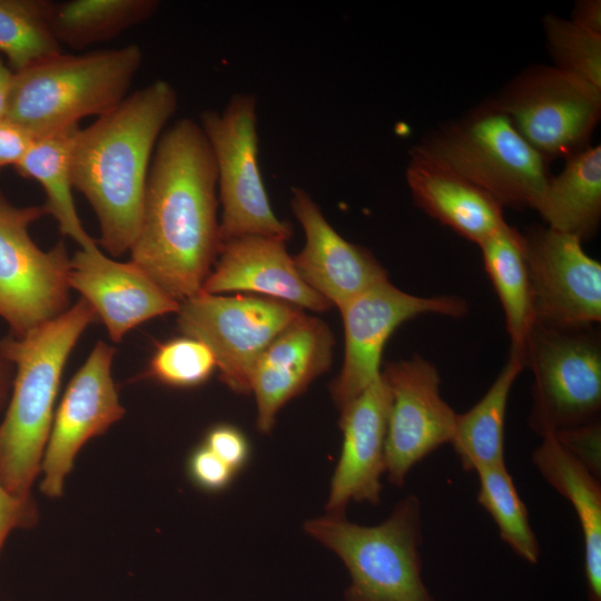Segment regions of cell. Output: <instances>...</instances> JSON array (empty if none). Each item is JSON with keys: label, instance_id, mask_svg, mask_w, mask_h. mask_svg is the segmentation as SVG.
Masks as SVG:
<instances>
[{"label": "cell", "instance_id": "obj_16", "mask_svg": "<svg viewBox=\"0 0 601 601\" xmlns=\"http://www.w3.org/2000/svg\"><path fill=\"white\" fill-rule=\"evenodd\" d=\"M68 283L91 305L114 342H120L136 326L177 313L180 307L132 262L110 259L98 245L81 248L70 258Z\"/></svg>", "mask_w": 601, "mask_h": 601}, {"label": "cell", "instance_id": "obj_3", "mask_svg": "<svg viewBox=\"0 0 601 601\" xmlns=\"http://www.w3.org/2000/svg\"><path fill=\"white\" fill-rule=\"evenodd\" d=\"M96 319L83 298L30 332L0 341V359L16 367L12 395L0 424V481L13 495L31 497L41 470L63 367L83 331Z\"/></svg>", "mask_w": 601, "mask_h": 601}, {"label": "cell", "instance_id": "obj_29", "mask_svg": "<svg viewBox=\"0 0 601 601\" xmlns=\"http://www.w3.org/2000/svg\"><path fill=\"white\" fill-rule=\"evenodd\" d=\"M477 502L493 518L501 539L524 561L535 564L540 546L505 463L481 466Z\"/></svg>", "mask_w": 601, "mask_h": 601}, {"label": "cell", "instance_id": "obj_36", "mask_svg": "<svg viewBox=\"0 0 601 601\" xmlns=\"http://www.w3.org/2000/svg\"><path fill=\"white\" fill-rule=\"evenodd\" d=\"M33 138L14 124L0 122V170L16 166L26 154Z\"/></svg>", "mask_w": 601, "mask_h": 601}, {"label": "cell", "instance_id": "obj_8", "mask_svg": "<svg viewBox=\"0 0 601 601\" xmlns=\"http://www.w3.org/2000/svg\"><path fill=\"white\" fill-rule=\"evenodd\" d=\"M533 374L531 428L541 437L597 421L601 341L591 326L534 325L524 351Z\"/></svg>", "mask_w": 601, "mask_h": 601}, {"label": "cell", "instance_id": "obj_1", "mask_svg": "<svg viewBox=\"0 0 601 601\" xmlns=\"http://www.w3.org/2000/svg\"><path fill=\"white\" fill-rule=\"evenodd\" d=\"M217 169L198 121L164 130L146 181L131 260L177 302L203 290L220 248Z\"/></svg>", "mask_w": 601, "mask_h": 601}, {"label": "cell", "instance_id": "obj_17", "mask_svg": "<svg viewBox=\"0 0 601 601\" xmlns=\"http://www.w3.org/2000/svg\"><path fill=\"white\" fill-rule=\"evenodd\" d=\"M390 406L391 393L381 375L341 408L343 443L331 481L328 514L344 516L352 501L380 503Z\"/></svg>", "mask_w": 601, "mask_h": 601}, {"label": "cell", "instance_id": "obj_21", "mask_svg": "<svg viewBox=\"0 0 601 601\" xmlns=\"http://www.w3.org/2000/svg\"><path fill=\"white\" fill-rule=\"evenodd\" d=\"M405 177L421 209L477 245L508 224L492 195L415 147Z\"/></svg>", "mask_w": 601, "mask_h": 601}, {"label": "cell", "instance_id": "obj_39", "mask_svg": "<svg viewBox=\"0 0 601 601\" xmlns=\"http://www.w3.org/2000/svg\"><path fill=\"white\" fill-rule=\"evenodd\" d=\"M12 365L0 359V411L8 400L10 387L12 385Z\"/></svg>", "mask_w": 601, "mask_h": 601}, {"label": "cell", "instance_id": "obj_18", "mask_svg": "<svg viewBox=\"0 0 601 601\" xmlns=\"http://www.w3.org/2000/svg\"><path fill=\"white\" fill-rule=\"evenodd\" d=\"M292 210L303 227L305 245L293 257L304 282L338 309L371 286L388 279L365 247L344 239L327 221L312 196L292 189Z\"/></svg>", "mask_w": 601, "mask_h": 601}, {"label": "cell", "instance_id": "obj_10", "mask_svg": "<svg viewBox=\"0 0 601 601\" xmlns=\"http://www.w3.org/2000/svg\"><path fill=\"white\" fill-rule=\"evenodd\" d=\"M42 206L18 207L0 190V317L21 336L68 309L70 258L63 242L40 249L29 226Z\"/></svg>", "mask_w": 601, "mask_h": 601}, {"label": "cell", "instance_id": "obj_31", "mask_svg": "<svg viewBox=\"0 0 601 601\" xmlns=\"http://www.w3.org/2000/svg\"><path fill=\"white\" fill-rule=\"evenodd\" d=\"M215 367L210 348L199 339L184 336L157 347L147 375L169 386L191 387L204 383Z\"/></svg>", "mask_w": 601, "mask_h": 601}, {"label": "cell", "instance_id": "obj_5", "mask_svg": "<svg viewBox=\"0 0 601 601\" xmlns=\"http://www.w3.org/2000/svg\"><path fill=\"white\" fill-rule=\"evenodd\" d=\"M304 531L346 566L345 601H437L422 575L417 496L406 495L377 525L364 526L327 514L307 521Z\"/></svg>", "mask_w": 601, "mask_h": 601}, {"label": "cell", "instance_id": "obj_23", "mask_svg": "<svg viewBox=\"0 0 601 601\" xmlns=\"http://www.w3.org/2000/svg\"><path fill=\"white\" fill-rule=\"evenodd\" d=\"M548 227L583 240L601 219V147L569 156L562 171L550 177L535 208Z\"/></svg>", "mask_w": 601, "mask_h": 601}, {"label": "cell", "instance_id": "obj_37", "mask_svg": "<svg viewBox=\"0 0 601 601\" xmlns=\"http://www.w3.org/2000/svg\"><path fill=\"white\" fill-rule=\"evenodd\" d=\"M570 20L585 29L601 33V1L580 0L577 2Z\"/></svg>", "mask_w": 601, "mask_h": 601}, {"label": "cell", "instance_id": "obj_7", "mask_svg": "<svg viewBox=\"0 0 601 601\" xmlns=\"http://www.w3.org/2000/svg\"><path fill=\"white\" fill-rule=\"evenodd\" d=\"M198 122L217 169L220 245L249 235L286 243L293 228L274 214L259 169L256 97L235 93L221 111H203Z\"/></svg>", "mask_w": 601, "mask_h": 601}, {"label": "cell", "instance_id": "obj_20", "mask_svg": "<svg viewBox=\"0 0 601 601\" xmlns=\"http://www.w3.org/2000/svg\"><path fill=\"white\" fill-rule=\"evenodd\" d=\"M218 259L203 292H249L298 308L325 312L332 304L300 277L285 242L265 236H243L220 245Z\"/></svg>", "mask_w": 601, "mask_h": 601}, {"label": "cell", "instance_id": "obj_22", "mask_svg": "<svg viewBox=\"0 0 601 601\" xmlns=\"http://www.w3.org/2000/svg\"><path fill=\"white\" fill-rule=\"evenodd\" d=\"M532 462L543 479L573 506L583 536L589 601H601V485L554 434L542 436Z\"/></svg>", "mask_w": 601, "mask_h": 601}, {"label": "cell", "instance_id": "obj_11", "mask_svg": "<svg viewBox=\"0 0 601 601\" xmlns=\"http://www.w3.org/2000/svg\"><path fill=\"white\" fill-rule=\"evenodd\" d=\"M180 332L205 343L220 380L237 393H250L254 366L272 341L304 315L292 304L255 295L200 292L180 303Z\"/></svg>", "mask_w": 601, "mask_h": 601}, {"label": "cell", "instance_id": "obj_19", "mask_svg": "<svg viewBox=\"0 0 601 601\" xmlns=\"http://www.w3.org/2000/svg\"><path fill=\"white\" fill-rule=\"evenodd\" d=\"M333 345L328 325L304 314L265 348L250 378L262 433H269L278 411L331 366Z\"/></svg>", "mask_w": 601, "mask_h": 601}, {"label": "cell", "instance_id": "obj_34", "mask_svg": "<svg viewBox=\"0 0 601 601\" xmlns=\"http://www.w3.org/2000/svg\"><path fill=\"white\" fill-rule=\"evenodd\" d=\"M233 471L240 469L248 457V443L244 434L230 425L213 427L206 435L205 444Z\"/></svg>", "mask_w": 601, "mask_h": 601}, {"label": "cell", "instance_id": "obj_14", "mask_svg": "<svg viewBox=\"0 0 601 601\" xmlns=\"http://www.w3.org/2000/svg\"><path fill=\"white\" fill-rule=\"evenodd\" d=\"M381 375L391 393L385 473L402 486L415 464L451 442L457 413L441 396L436 366L420 355L385 364Z\"/></svg>", "mask_w": 601, "mask_h": 601}, {"label": "cell", "instance_id": "obj_13", "mask_svg": "<svg viewBox=\"0 0 601 601\" xmlns=\"http://www.w3.org/2000/svg\"><path fill=\"white\" fill-rule=\"evenodd\" d=\"M535 323L591 326L601 321V264L581 239L550 227L522 234Z\"/></svg>", "mask_w": 601, "mask_h": 601}, {"label": "cell", "instance_id": "obj_24", "mask_svg": "<svg viewBox=\"0 0 601 601\" xmlns=\"http://www.w3.org/2000/svg\"><path fill=\"white\" fill-rule=\"evenodd\" d=\"M485 272L502 305L510 336V356L522 361L535 325L522 233L503 226L479 245Z\"/></svg>", "mask_w": 601, "mask_h": 601}, {"label": "cell", "instance_id": "obj_38", "mask_svg": "<svg viewBox=\"0 0 601 601\" xmlns=\"http://www.w3.org/2000/svg\"><path fill=\"white\" fill-rule=\"evenodd\" d=\"M13 71L4 63L0 56V122L6 120Z\"/></svg>", "mask_w": 601, "mask_h": 601}, {"label": "cell", "instance_id": "obj_33", "mask_svg": "<svg viewBox=\"0 0 601 601\" xmlns=\"http://www.w3.org/2000/svg\"><path fill=\"white\" fill-rule=\"evenodd\" d=\"M187 469L191 481L206 491L226 487L235 472L205 445L190 454Z\"/></svg>", "mask_w": 601, "mask_h": 601}, {"label": "cell", "instance_id": "obj_32", "mask_svg": "<svg viewBox=\"0 0 601 601\" xmlns=\"http://www.w3.org/2000/svg\"><path fill=\"white\" fill-rule=\"evenodd\" d=\"M558 441L600 479L601 425L599 420L554 433Z\"/></svg>", "mask_w": 601, "mask_h": 601}, {"label": "cell", "instance_id": "obj_35", "mask_svg": "<svg viewBox=\"0 0 601 601\" xmlns=\"http://www.w3.org/2000/svg\"><path fill=\"white\" fill-rule=\"evenodd\" d=\"M38 521V512L31 497L11 494L0 481V551L10 532L30 528Z\"/></svg>", "mask_w": 601, "mask_h": 601}, {"label": "cell", "instance_id": "obj_12", "mask_svg": "<svg viewBox=\"0 0 601 601\" xmlns=\"http://www.w3.org/2000/svg\"><path fill=\"white\" fill-rule=\"evenodd\" d=\"M339 311L344 324V361L331 384V394L341 410L381 376L384 346L398 326L423 314L462 317L467 304L451 295H412L385 279L352 298Z\"/></svg>", "mask_w": 601, "mask_h": 601}, {"label": "cell", "instance_id": "obj_6", "mask_svg": "<svg viewBox=\"0 0 601 601\" xmlns=\"http://www.w3.org/2000/svg\"><path fill=\"white\" fill-rule=\"evenodd\" d=\"M492 195L503 207L535 210L548 160L492 102L435 130L415 147Z\"/></svg>", "mask_w": 601, "mask_h": 601}, {"label": "cell", "instance_id": "obj_28", "mask_svg": "<svg viewBox=\"0 0 601 601\" xmlns=\"http://www.w3.org/2000/svg\"><path fill=\"white\" fill-rule=\"evenodd\" d=\"M48 0H0V56L18 72L62 52L49 26Z\"/></svg>", "mask_w": 601, "mask_h": 601}, {"label": "cell", "instance_id": "obj_2", "mask_svg": "<svg viewBox=\"0 0 601 601\" xmlns=\"http://www.w3.org/2000/svg\"><path fill=\"white\" fill-rule=\"evenodd\" d=\"M177 108L173 85L157 79L75 136L72 185L92 207L110 255L129 252L137 237L152 155Z\"/></svg>", "mask_w": 601, "mask_h": 601}, {"label": "cell", "instance_id": "obj_4", "mask_svg": "<svg viewBox=\"0 0 601 601\" xmlns=\"http://www.w3.org/2000/svg\"><path fill=\"white\" fill-rule=\"evenodd\" d=\"M141 62L137 45L39 61L13 72L6 120L38 138L104 116L128 96Z\"/></svg>", "mask_w": 601, "mask_h": 601}, {"label": "cell", "instance_id": "obj_25", "mask_svg": "<svg viewBox=\"0 0 601 601\" xmlns=\"http://www.w3.org/2000/svg\"><path fill=\"white\" fill-rule=\"evenodd\" d=\"M79 128L75 125L33 138L14 169L20 176L35 179L42 186L46 194L43 207L56 219L60 233L81 248H88L97 243L85 230L72 197L71 150Z\"/></svg>", "mask_w": 601, "mask_h": 601}, {"label": "cell", "instance_id": "obj_15", "mask_svg": "<svg viewBox=\"0 0 601 601\" xmlns=\"http://www.w3.org/2000/svg\"><path fill=\"white\" fill-rule=\"evenodd\" d=\"M114 355V347L98 342L63 393L41 462L40 489L49 497L62 494L63 481L81 446L125 414L111 376Z\"/></svg>", "mask_w": 601, "mask_h": 601}, {"label": "cell", "instance_id": "obj_26", "mask_svg": "<svg viewBox=\"0 0 601 601\" xmlns=\"http://www.w3.org/2000/svg\"><path fill=\"white\" fill-rule=\"evenodd\" d=\"M524 368L509 356L504 367L482 398L463 414H456L452 444L464 471L505 463L504 425L509 395Z\"/></svg>", "mask_w": 601, "mask_h": 601}, {"label": "cell", "instance_id": "obj_27", "mask_svg": "<svg viewBox=\"0 0 601 601\" xmlns=\"http://www.w3.org/2000/svg\"><path fill=\"white\" fill-rule=\"evenodd\" d=\"M157 0H68L52 2L49 26L57 42L81 50L118 37L150 19Z\"/></svg>", "mask_w": 601, "mask_h": 601}, {"label": "cell", "instance_id": "obj_9", "mask_svg": "<svg viewBox=\"0 0 601 601\" xmlns=\"http://www.w3.org/2000/svg\"><path fill=\"white\" fill-rule=\"evenodd\" d=\"M491 102L548 161L588 147L601 116V89L555 66L528 68Z\"/></svg>", "mask_w": 601, "mask_h": 601}, {"label": "cell", "instance_id": "obj_30", "mask_svg": "<svg viewBox=\"0 0 601 601\" xmlns=\"http://www.w3.org/2000/svg\"><path fill=\"white\" fill-rule=\"evenodd\" d=\"M543 27L555 67L601 89V33L556 16Z\"/></svg>", "mask_w": 601, "mask_h": 601}]
</instances>
